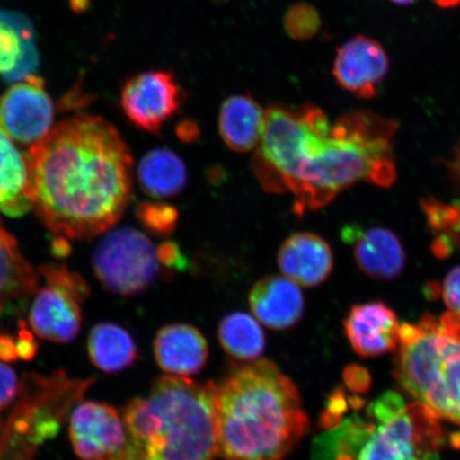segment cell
<instances>
[{
	"instance_id": "1",
	"label": "cell",
	"mask_w": 460,
	"mask_h": 460,
	"mask_svg": "<svg viewBox=\"0 0 460 460\" xmlns=\"http://www.w3.org/2000/svg\"><path fill=\"white\" fill-rule=\"evenodd\" d=\"M396 130L398 123L371 111H352L331 123L312 103H274L252 169L266 191L290 192L302 216L323 208L355 183L393 185Z\"/></svg>"
},
{
	"instance_id": "2",
	"label": "cell",
	"mask_w": 460,
	"mask_h": 460,
	"mask_svg": "<svg viewBox=\"0 0 460 460\" xmlns=\"http://www.w3.org/2000/svg\"><path fill=\"white\" fill-rule=\"evenodd\" d=\"M32 207L59 239H86L123 216L132 190V157L114 126L77 115L55 126L27 153Z\"/></svg>"
},
{
	"instance_id": "3",
	"label": "cell",
	"mask_w": 460,
	"mask_h": 460,
	"mask_svg": "<svg viewBox=\"0 0 460 460\" xmlns=\"http://www.w3.org/2000/svg\"><path fill=\"white\" fill-rule=\"evenodd\" d=\"M216 411L226 460H283L310 427L296 384L268 359L234 367L217 384Z\"/></svg>"
},
{
	"instance_id": "4",
	"label": "cell",
	"mask_w": 460,
	"mask_h": 460,
	"mask_svg": "<svg viewBox=\"0 0 460 460\" xmlns=\"http://www.w3.org/2000/svg\"><path fill=\"white\" fill-rule=\"evenodd\" d=\"M216 395V383L168 376L131 400L122 416L143 460H215Z\"/></svg>"
},
{
	"instance_id": "5",
	"label": "cell",
	"mask_w": 460,
	"mask_h": 460,
	"mask_svg": "<svg viewBox=\"0 0 460 460\" xmlns=\"http://www.w3.org/2000/svg\"><path fill=\"white\" fill-rule=\"evenodd\" d=\"M336 427L315 437L312 460H438L442 430L437 419L419 402L407 404L394 391L382 394Z\"/></svg>"
},
{
	"instance_id": "6",
	"label": "cell",
	"mask_w": 460,
	"mask_h": 460,
	"mask_svg": "<svg viewBox=\"0 0 460 460\" xmlns=\"http://www.w3.org/2000/svg\"><path fill=\"white\" fill-rule=\"evenodd\" d=\"M394 376L437 419L460 427V315L402 324Z\"/></svg>"
},
{
	"instance_id": "7",
	"label": "cell",
	"mask_w": 460,
	"mask_h": 460,
	"mask_svg": "<svg viewBox=\"0 0 460 460\" xmlns=\"http://www.w3.org/2000/svg\"><path fill=\"white\" fill-rule=\"evenodd\" d=\"M94 378H71L58 370L50 376L27 373L7 419L0 425V460H34L39 448L59 434L75 404Z\"/></svg>"
},
{
	"instance_id": "8",
	"label": "cell",
	"mask_w": 460,
	"mask_h": 460,
	"mask_svg": "<svg viewBox=\"0 0 460 460\" xmlns=\"http://www.w3.org/2000/svg\"><path fill=\"white\" fill-rule=\"evenodd\" d=\"M45 281L31 305L29 321L36 335L55 343L72 342L83 325L82 304L90 288L82 275L63 264L51 263L39 269Z\"/></svg>"
},
{
	"instance_id": "9",
	"label": "cell",
	"mask_w": 460,
	"mask_h": 460,
	"mask_svg": "<svg viewBox=\"0 0 460 460\" xmlns=\"http://www.w3.org/2000/svg\"><path fill=\"white\" fill-rule=\"evenodd\" d=\"M93 268L107 290L132 296L148 289L160 271L156 249L146 234L123 227L106 235L93 255Z\"/></svg>"
},
{
	"instance_id": "10",
	"label": "cell",
	"mask_w": 460,
	"mask_h": 460,
	"mask_svg": "<svg viewBox=\"0 0 460 460\" xmlns=\"http://www.w3.org/2000/svg\"><path fill=\"white\" fill-rule=\"evenodd\" d=\"M68 433L80 459L143 460L123 416L107 402H80L71 413Z\"/></svg>"
},
{
	"instance_id": "11",
	"label": "cell",
	"mask_w": 460,
	"mask_h": 460,
	"mask_svg": "<svg viewBox=\"0 0 460 460\" xmlns=\"http://www.w3.org/2000/svg\"><path fill=\"white\" fill-rule=\"evenodd\" d=\"M183 99L182 89L172 72L148 71L126 82L120 105L137 128L159 134L180 112Z\"/></svg>"
},
{
	"instance_id": "12",
	"label": "cell",
	"mask_w": 460,
	"mask_h": 460,
	"mask_svg": "<svg viewBox=\"0 0 460 460\" xmlns=\"http://www.w3.org/2000/svg\"><path fill=\"white\" fill-rule=\"evenodd\" d=\"M54 105L41 77L29 75L0 97V124L15 142L32 146L51 129Z\"/></svg>"
},
{
	"instance_id": "13",
	"label": "cell",
	"mask_w": 460,
	"mask_h": 460,
	"mask_svg": "<svg viewBox=\"0 0 460 460\" xmlns=\"http://www.w3.org/2000/svg\"><path fill=\"white\" fill-rule=\"evenodd\" d=\"M388 70V57L381 44L359 36L338 49L332 74L338 84L349 93L371 99Z\"/></svg>"
},
{
	"instance_id": "14",
	"label": "cell",
	"mask_w": 460,
	"mask_h": 460,
	"mask_svg": "<svg viewBox=\"0 0 460 460\" xmlns=\"http://www.w3.org/2000/svg\"><path fill=\"white\" fill-rule=\"evenodd\" d=\"M401 324L394 310L383 302L356 305L344 321V331L354 352L378 358L398 349Z\"/></svg>"
},
{
	"instance_id": "15",
	"label": "cell",
	"mask_w": 460,
	"mask_h": 460,
	"mask_svg": "<svg viewBox=\"0 0 460 460\" xmlns=\"http://www.w3.org/2000/svg\"><path fill=\"white\" fill-rule=\"evenodd\" d=\"M343 239L354 245V258L362 272L379 280H393L404 271L406 255L398 235L387 228L343 230Z\"/></svg>"
},
{
	"instance_id": "16",
	"label": "cell",
	"mask_w": 460,
	"mask_h": 460,
	"mask_svg": "<svg viewBox=\"0 0 460 460\" xmlns=\"http://www.w3.org/2000/svg\"><path fill=\"white\" fill-rule=\"evenodd\" d=\"M252 314L274 331L291 329L304 315V296L295 281L286 276L269 275L252 286L249 296Z\"/></svg>"
},
{
	"instance_id": "17",
	"label": "cell",
	"mask_w": 460,
	"mask_h": 460,
	"mask_svg": "<svg viewBox=\"0 0 460 460\" xmlns=\"http://www.w3.org/2000/svg\"><path fill=\"white\" fill-rule=\"evenodd\" d=\"M278 263L287 279L298 286L314 288L329 279L333 256L331 246L320 235L296 233L279 247Z\"/></svg>"
},
{
	"instance_id": "18",
	"label": "cell",
	"mask_w": 460,
	"mask_h": 460,
	"mask_svg": "<svg viewBox=\"0 0 460 460\" xmlns=\"http://www.w3.org/2000/svg\"><path fill=\"white\" fill-rule=\"evenodd\" d=\"M154 354L165 373L189 376L204 369L209 358V348L206 338L195 327L172 324L157 332Z\"/></svg>"
},
{
	"instance_id": "19",
	"label": "cell",
	"mask_w": 460,
	"mask_h": 460,
	"mask_svg": "<svg viewBox=\"0 0 460 460\" xmlns=\"http://www.w3.org/2000/svg\"><path fill=\"white\" fill-rule=\"evenodd\" d=\"M266 126V111L251 95H233L224 101L218 113V131L224 143L235 153L258 147Z\"/></svg>"
},
{
	"instance_id": "20",
	"label": "cell",
	"mask_w": 460,
	"mask_h": 460,
	"mask_svg": "<svg viewBox=\"0 0 460 460\" xmlns=\"http://www.w3.org/2000/svg\"><path fill=\"white\" fill-rule=\"evenodd\" d=\"M40 273L22 254L16 240L0 223V318L11 305L36 295Z\"/></svg>"
},
{
	"instance_id": "21",
	"label": "cell",
	"mask_w": 460,
	"mask_h": 460,
	"mask_svg": "<svg viewBox=\"0 0 460 460\" xmlns=\"http://www.w3.org/2000/svg\"><path fill=\"white\" fill-rule=\"evenodd\" d=\"M31 208L27 154L21 153L0 124V210L16 217L27 214Z\"/></svg>"
},
{
	"instance_id": "22",
	"label": "cell",
	"mask_w": 460,
	"mask_h": 460,
	"mask_svg": "<svg viewBox=\"0 0 460 460\" xmlns=\"http://www.w3.org/2000/svg\"><path fill=\"white\" fill-rule=\"evenodd\" d=\"M137 180L148 197L157 199L175 198L187 186V166L171 149H153L141 159Z\"/></svg>"
},
{
	"instance_id": "23",
	"label": "cell",
	"mask_w": 460,
	"mask_h": 460,
	"mask_svg": "<svg viewBox=\"0 0 460 460\" xmlns=\"http://www.w3.org/2000/svg\"><path fill=\"white\" fill-rule=\"evenodd\" d=\"M88 354L92 365L105 373H119L134 366L139 355L135 339L123 326L103 322L91 330Z\"/></svg>"
},
{
	"instance_id": "24",
	"label": "cell",
	"mask_w": 460,
	"mask_h": 460,
	"mask_svg": "<svg viewBox=\"0 0 460 460\" xmlns=\"http://www.w3.org/2000/svg\"><path fill=\"white\" fill-rule=\"evenodd\" d=\"M217 336L224 350L239 360H256L266 348V337L258 321L244 313H234L223 318Z\"/></svg>"
},
{
	"instance_id": "25",
	"label": "cell",
	"mask_w": 460,
	"mask_h": 460,
	"mask_svg": "<svg viewBox=\"0 0 460 460\" xmlns=\"http://www.w3.org/2000/svg\"><path fill=\"white\" fill-rule=\"evenodd\" d=\"M136 214L144 229L161 238L174 234L180 222L176 207L163 201H143L137 207Z\"/></svg>"
},
{
	"instance_id": "26",
	"label": "cell",
	"mask_w": 460,
	"mask_h": 460,
	"mask_svg": "<svg viewBox=\"0 0 460 460\" xmlns=\"http://www.w3.org/2000/svg\"><path fill=\"white\" fill-rule=\"evenodd\" d=\"M284 25L288 34L296 41H306L319 31L321 19L313 5L301 3L287 11Z\"/></svg>"
},
{
	"instance_id": "27",
	"label": "cell",
	"mask_w": 460,
	"mask_h": 460,
	"mask_svg": "<svg viewBox=\"0 0 460 460\" xmlns=\"http://www.w3.org/2000/svg\"><path fill=\"white\" fill-rule=\"evenodd\" d=\"M423 209L431 228L439 232H460V201L456 204H442L435 199L425 200Z\"/></svg>"
},
{
	"instance_id": "28",
	"label": "cell",
	"mask_w": 460,
	"mask_h": 460,
	"mask_svg": "<svg viewBox=\"0 0 460 460\" xmlns=\"http://www.w3.org/2000/svg\"><path fill=\"white\" fill-rule=\"evenodd\" d=\"M22 54V40L13 27L0 21V74H10L19 65Z\"/></svg>"
},
{
	"instance_id": "29",
	"label": "cell",
	"mask_w": 460,
	"mask_h": 460,
	"mask_svg": "<svg viewBox=\"0 0 460 460\" xmlns=\"http://www.w3.org/2000/svg\"><path fill=\"white\" fill-rule=\"evenodd\" d=\"M21 382L13 367L0 361V425L3 413L14 404L20 393Z\"/></svg>"
},
{
	"instance_id": "30",
	"label": "cell",
	"mask_w": 460,
	"mask_h": 460,
	"mask_svg": "<svg viewBox=\"0 0 460 460\" xmlns=\"http://www.w3.org/2000/svg\"><path fill=\"white\" fill-rule=\"evenodd\" d=\"M157 258L161 266L182 271L188 267V261L180 245L172 241H164L157 249Z\"/></svg>"
},
{
	"instance_id": "31",
	"label": "cell",
	"mask_w": 460,
	"mask_h": 460,
	"mask_svg": "<svg viewBox=\"0 0 460 460\" xmlns=\"http://www.w3.org/2000/svg\"><path fill=\"white\" fill-rule=\"evenodd\" d=\"M442 296L450 312L460 315V267L454 268L442 285Z\"/></svg>"
},
{
	"instance_id": "32",
	"label": "cell",
	"mask_w": 460,
	"mask_h": 460,
	"mask_svg": "<svg viewBox=\"0 0 460 460\" xmlns=\"http://www.w3.org/2000/svg\"><path fill=\"white\" fill-rule=\"evenodd\" d=\"M17 352L20 359L31 361L39 352V343L33 333L28 329L25 321H20V329L16 337Z\"/></svg>"
},
{
	"instance_id": "33",
	"label": "cell",
	"mask_w": 460,
	"mask_h": 460,
	"mask_svg": "<svg viewBox=\"0 0 460 460\" xmlns=\"http://www.w3.org/2000/svg\"><path fill=\"white\" fill-rule=\"evenodd\" d=\"M344 379L347 382L350 390L355 393H359L361 390H366L367 385L370 384L369 376L364 369L358 367H349L344 372Z\"/></svg>"
},
{
	"instance_id": "34",
	"label": "cell",
	"mask_w": 460,
	"mask_h": 460,
	"mask_svg": "<svg viewBox=\"0 0 460 460\" xmlns=\"http://www.w3.org/2000/svg\"><path fill=\"white\" fill-rule=\"evenodd\" d=\"M19 359L16 338L9 333H0V360L14 362Z\"/></svg>"
},
{
	"instance_id": "35",
	"label": "cell",
	"mask_w": 460,
	"mask_h": 460,
	"mask_svg": "<svg viewBox=\"0 0 460 460\" xmlns=\"http://www.w3.org/2000/svg\"><path fill=\"white\" fill-rule=\"evenodd\" d=\"M176 134L178 139H181L182 142L192 143L199 139L200 131L197 123L187 119L178 124Z\"/></svg>"
},
{
	"instance_id": "36",
	"label": "cell",
	"mask_w": 460,
	"mask_h": 460,
	"mask_svg": "<svg viewBox=\"0 0 460 460\" xmlns=\"http://www.w3.org/2000/svg\"><path fill=\"white\" fill-rule=\"evenodd\" d=\"M451 171L454 180L457 182L460 187V143L456 148V154L451 163Z\"/></svg>"
},
{
	"instance_id": "37",
	"label": "cell",
	"mask_w": 460,
	"mask_h": 460,
	"mask_svg": "<svg viewBox=\"0 0 460 460\" xmlns=\"http://www.w3.org/2000/svg\"><path fill=\"white\" fill-rule=\"evenodd\" d=\"M90 0H70L71 7L77 13H84L88 8Z\"/></svg>"
},
{
	"instance_id": "38",
	"label": "cell",
	"mask_w": 460,
	"mask_h": 460,
	"mask_svg": "<svg viewBox=\"0 0 460 460\" xmlns=\"http://www.w3.org/2000/svg\"><path fill=\"white\" fill-rule=\"evenodd\" d=\"M435 3L441 8H452L460 4V0H435Z\"/></svg>"
},
{
	"instance_id": "39",
	"label": "cell",
	"mask_w": 460,
	"mask_h": 460,
	"mask_svg": "<svg viewBox=\"0 0 460 460\" xmlns=\"http://www.w3.org/2000/svg\"><path fill=\"white\" fill-rule=\"evenodd\" d=\"M391 2L399 4H410L413 2H415V0H391Z\"/></svg>"
}]
</instances>
